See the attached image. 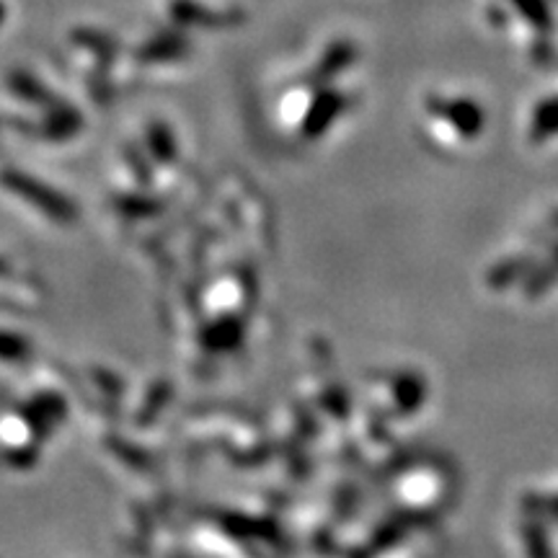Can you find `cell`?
Returning a JSON list of instances; mask_svg holds the SVG:
<instances>
[{"instance_id":"6da1fadb","label":"cell","mask_w":558,"mask_h":558,"mask_svg":"<svg viewBox=\"0 0 558 558\" xmlns=\"http://www.w3.org/2000/svg\"><path fill=\"white\" fill-rule=\"evenodd\" d=\"M514 3H520L522 11H525L530 19H538L541 24L543 21H548V11L546 5H543V0H514ZM538 21H535V24H538Z\"/></svg>"}]
</instances>
